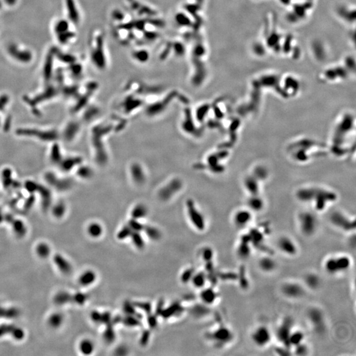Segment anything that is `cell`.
<instances>
[{
  "label": "cell",
  "mask_w": 356,
  "mask_h": 356,
  "mask_svg": "<svg viewBox=\"0 0 356 356\" xmlns=\"http://www.w3.org/2000/svg\"><path fill=\"white\" fill-rule=\"evenodd\" d=\"M50 248L48 244L45 243H41L38 244L36 248V253L40 257L42 258H46L50 254Z\"/></svg>",
  "instance_id": "obj_29"
},
{
  "label": "cell",
  "mask_w": 356,
  "mask_h": 356,
  "mask_svg": "<svg viewBox=\"0 0 356 356\" xmlns=\"http://www.w3.org/2000/svg\"><path fill=\"white\" fill-rule=\"evenodd\" d=\"M193 276V272L191 270H187L186 271H185L183 272V274L181 276V280L183 282L189 280L191 278H192Z\"/></svg>",
  "instance_id": "obj_35"
},
{
  "label": "cell",
  "mask_w": 356,
  "mask_h": 356,
  "mask_svg": "<svg viewBox=\"0 0 356 356\" xmlns=\"http://www.w3.org/2000/svg\"><path fill=\"white\" fill-rule=\"evenodd\" d=\"M351 266V258L346 255L331 257L325 261L324 264L325 271L331 275L346 272L349 269Z\"/></svg>",
  "instance_id": "obj_2"
},
{
  "label": "cell",
  "mask_w": 356,
  "mask_h": 356,
  "mask_svg": "<svg viewBox=\"0 0 356 356\" xmlns=\"http://www.w3.org/2000/svg\"><path fill=\"white\" fill-rule=\"evenodd\" d=\"M201 298L205 304L211 305L215 302L218 298L216 292L213 288H207L201 292Z\"/></svg>",
  "instance_id": "obj_21"
},
{
  "label": "cell",
  "mask_w": 356,
  "mask_h": 356,
  "mask_svg": "<svg viewBox=\"0 0 356 356\" xmlns=\"http://www.w3.org/2000/svg\"><path fill=\"white\" fill-rule=\"evenodd\" d=\"M134 58H136L138 60H140L139 61H146L147 58H148V54H146V52L141 51L137 52V56H134Z\"/></svg>",
  "instance_id": "obj_37"
},
{
  "label": "cell",
  "mask_w": 356,
  "mask_h": 356,
  "mask_svg": "<svg viewBox=\"0 0 356 356\" xmlns=\"http://www.w3.org/2000/svg\"><path fill=\"white\" fill-rule=\"evenodd\" d=\"M206 275L204 273H199L196 275H193L192 281L194 286L197 288H202L205 286L206 283Z\"/></svg>",
  "instance_id": "obj_30"
},
{
  "label": "cell",
  "mask_w": 356,
  "mask_h": 356,
  "mask_svg": "<svg viewBox=\"0 0 356 356\" xmlns=\"http://www.w3.org/2000/svg\"><path fill=\"white\" fill-rule=\"evenodd\" d=\"M189 216L191 220V221L193 223L197 228H198L199 230H203L205 226V222L203 217L201 214V213L197 211L195 208L191 207L189 208Z\"/></svg>",
  "instance_id": "obj_17"
},
{
  "label": "cell",
  "mask_w": 356,
  "mask_h": 356,
  "mask_svg": "<svg viewBox=\"0 0 356 356\" xmlns=\"http://www.w3.org/2000/svg\"><path fill=\"white\" fill-rule=\"evenodd\" d=\"M299 227L302 234L307 237L313 235L317 229L318 221L315 214L309 212H304L299 214Z\"/></svg>",
  "instance_id": "obj_3"
},
{
  "label": "cell",
  "mask_w": 356,
  "mask_h": 356,
  "mask_svg": "<svg viewBox=\"0 0 356 356\" xmlns=\"http://www.w3.org/2000/svg\"><path fill=\"white\" fill-rule=\"evenodd\" d=\"M257 182V179L255 176H249L245 180V187L251 195H257L258 194V185Z\"/></svg>",
  "instance_id": "obj_24"
},
{
  "label": "cell",
  "mask_w": 356,
  "mask_h": 356,
  "mask_svg": "<svg viewBox=\"0 0 356 356\" xmlns=\"http://www.w3.org/2000/svg\"><path fill=\"white\" fill-rule=\"evenodd\" d=\"M66 212V207L63 204H58L53 208V214L56 218H61Z\"/></svg>",
  "instance_id": "obj_31"
},
{
  "label": "cell",
  "mask_w": 356,
  "mask_h": 356,
  "mask_svg": "<svg viewBox=\"0 0 356 356\" xmlns=\"http://www.w3.org/2000/svg\"><path fill=\"white\" fill-rule=\"evenodd\" d=\"M307 317L311 325L317 334H323L326 330L325 315L318 308H312L309 310Z\"/></svg>",
  "instance_id": "obj_7"
},
{
  "label": "cell",
  "mask_w": 356,
  "mask_h": 356,
  "mask_svg": "<svg viewBox=\"0 0 356 356\" xmlns=\"http://www.w3.org/2000/svg\"><path fill=\"white\" fill-rule=\"evenodd\" d=\"M132 241H133L135 245L138 248H142L144 246V242L142 237L139 234H135L132 235Z\"/></svg>",
  "instance_id": "obj_33"
},
{
  "label": "cell",
  "mask_w": 356,
  "mask_h": 356,
  "mask_svg": "<svg viewBox=\"0 0 356 356\" xmlns=\"http://www.w3.org/2000/svg\"><path fill=\"white\" fill-rule=\"evenodd\" d=\"M4 220V218L3 217V216L1 215V214H0V223H1V222H3V220Z\"/></svg>",
  "instance_id": "obj_39"
},
{
  "label": "cell",
  "mask_w": 356,
  "mask_h": 356,
  "mask_svg": "<svg viewBox=\"0 0 356 356\" xmlns=\"http://www.w3.org/2000/svg\"><path fill=\"white\" fill-rule=\"evenodd\" d=\"M281 291L286 298L292 299L301 298L305 293L304 286L296 282H288L284 283L281 288Z\"/></svg>",
  "instance_id": "obj_8"
},
{
  "label": "cell",
  "mask_w": 356,
  "mask_h": 356,
  "mask_svg": "<svg viewBox=\"0 0 356 356\" xmlns=\"http://www.w3.org/2000/svg\"><path fill=\"white\" fill-rule=\"evenodd\" d=\"M54 262L55 265L57 266L58 269L64 274H69L71 272V264L61 255H55L54 257Z\"/></svg>",
  "instance_id": "obj_16"
},
{
  "label": "cell",
  "mask_w": 356,
  "mask_h": 356,
  "mask_svg": "<svg viewBox=\"0 0 356 356\" xmlns=\"http://www.w3.org/2000/svg\"><path fill=\"white\" fill-rule=\"evenodd\" d=\"M88 298L89 297L87 294L79 292L71 294L67 292H60L55 296L54 301L55 304L58 305H63L68 303H74L81 305L86 303Z\"/></svg>",
  "instance_id": "obj_4"
},
{
  "label": "cell",
  "mask_w": 356,
  "mask_h": 356,
  "mask_svg": "<svg viewBox=\"0 0 356 356\" xmlns=\"http://www.w3.org/2000/svg\"><path fill=\"white\" fill-rule=\"evenodd\" d=\"M248 209L251 212H260L264 207V202L263 199L257 195H251L248 202Z\"/></svg>",
  "instance_id": "obj_20"
},
{
  "label": "cell",
  "mask_w": 356,
  "mask_h": 356,
  "mask_svg": "<svg viewBox=\"0 0 356 356\" xmlns=\"http://www.w3.org/2000/svg\"><path fill=\"white\" fill-rule=\"evenodd\" d=\"M251 338L256 346L264 348L271 342L272 333L267 326L260 325L256 327L252 332Z\"/></svg>",
  "instance_id": "obj_5"
},
{
  "label": "cell",
  "mask_w": 356,
  "mask_h": 356,
  "mask_svg": "<svg viewBox=\"0 0 356 356\" xmlns=\"http://www.w3.org/2000/svg\"><path fill=\"white\" fill-rule=\"evenodd\" d=\"M213 255H214L213 251L209 248H205L203 249V251H202V258H204L205 261H206L207 262H208V263L211 261L212 258H213Z\"/></svg>",
  "instance_id": "obj_34"
},
{
  "label": "cell",
  "mask_w": 356,
  "mask_h": 356,
  "mask_svg": "<svg viewBox=\"0 0 356 356\" xmlns=\"http://www.w3.org/2000/svg\"><path fill=\"white\" fill-rule=\"evenodd\" d=\"M297 197L303 202H314L315 209L322 211L328 204L336 199V194L331 191L317 188H304L298 191Z\"/></svg>",
  "instance_id": "obj_1"
},
{
  "label": "cell",
  "mask_w": 356,
  "mask_h": 356,
  "mask_svg": "<svg viewBox=\"0 0 356 356\" xmlns=\"http://www.w3.org/2000/svg\"><path fill=\"white\" fill-rule=\"evenodd\" d=\"M331 221L333 225L342 230L349 232L355 229V221L340 212H334L331 216Z\"/></svg>",
  "instance_id": "obj_10"
},
{
  "label": "cell",
  "mask_w": 356,
  "mask_h": 356,
  "mask_svg": "<svg viewBox=\"0 0 356 356\" xmlns=\"http://www.w3.org/2000/svg\"><path fill=\"white\" fill-rule=\"evenodd\" d=\"M63 322V317L59 313H53L48 319V324L52 328H57L62 325Z\"/></svg>",
  "instance_id": "obj_26"
},
{
  "label": "cell",
  "mask_w": 356,
  "mask_h": 356,
  "mask_svg": "<svg viewBox=\"0 0 356 356\" xmlns=\"http://www.w3.org/2000/svg\"><path fill=\"white\" fill-rule=\"evenodd\" d=\"M95 280V273L93 271H91V270H87V271H85L80 276L79 279V282L81 286H88L94 283Z\"/></svg>",
  "instance_id": "obj_23"
},
{
  "label": "cell",
  "mask_w": 356,
  "mask_h": 356,
  "mask_svg": "<svg viewBox=\"0 0 356 356\" xmlns=\"http://www.w3.org/2000/svg\"><path fill=\"white\" fill-rule=\"evenodd\" d=\"M304 282L305 286L308 288L312 290H315L320 287V278L319 276L316 274L315 273H308L307 275L305 276Z\"/></svg>",
  "instance_id": "obj_18"
},
{
  "label": "cell",
  "mask_w": 356,
  "mask_h": 356,
  "mask_svg": "<svg viewBox=\"0 0 356 356\" xmlns=\"http://www.w3.org/2000/svg\"><path fill=\"white\" fill-rule=\"evenodd\" d=\"M293 330V320L292 318L287 317L282 320L280 325L276 329V336L279 342L283 344L284 347L290 349L288 345V340L291 333Z\"/></svg>",
  "instance_id": "obj_6"
},
{
  "label": "cell",
  "mask_w": 356,
  "mask_h": 356,
  "mask_svg": "<svg viewBox=\"0 0 356 356\" xmlns=\"http://www.w3.org/2000/svg\"><path fill=\"white\" fill-rule=\"evenodd\" d=\"M13 229L17 236L19 237H24L26 233V228L23 223L20 220H13L12 221Z\"/></svg>",
  "instance_id": "obj_25"
},
{
  "label": "cell",
  "mask_w": 356,
  "mask_h": 356,
  "mask_svg": "<svg viewBox=\"0 0 356 356\" xmlns=\"http://www.w3.org/2000/svg\"><path fill=\"white\" fill-rule=\"evenodd\" d=\"M258 266L262 272L270 273L276 270L277 263L270 256H264L261 258L258 263Z\"/></svg>",
  "instance_id": "obj_15"
},
{
  "label": "cell",
  "mask_w": 356,
  "mask_h": 356,
  "mask_svg": "<svg viewBox=\"0 0 356 356\" xmlns=\"http://www.w3.org/2000/svg\"><path fill=\"white\" fill-rule=\"evenodd\" d=\"M252 213L249 209H240L235 212L234 215V223L237 228H245L251 222Z\"/></svg>",
  "instance_id": "obj_13"
},
{
  "label": "cell",
  "mask_w": 356,
  "mask_h": 356,
  "mask_svg": "<svg viewBox=\"0 0 356 356\" xmlns=\"http://www.w3.org/2000/svg\"><path fill=\"white\" fill-rule=\"evenodd\" d=\"M294 350H295V352L297 355H305L308 354L309 348L304 342H303L294 347Z\"/></svg>",
  "instance_id": "obj_32"
},
{
  "label": "cell",
  "mask_w": 356,
  "mask_h": 356,
  "mask_svg": "<svg viewBox=\"0 0 356 356\" xmlns=\"http://www.w3.org/2000/svg\"><path fill=\"white\" fill-rule=\"evenodd\" d=\"M277 246L279 250L288 256H295L298 252V248L295 242L287 236H282L278 240Z\"/></svg>",
  "instance_id": "obj_11"
},
{
  "label": "cell",
  "mask_w": 356,
  "mask_h": 356,
  "mask_svg": "<svg viewBox=\"0 0 356 356\" xmlns=\"http://www.w3.org/2000/svg\"><path fill=\"white\" fill-rule=\"evenodd\" d=\"M129 232H130V228H125L122 229V230H121L119 232V233L118 234V237L119 239H123V238H126L127 237H128L129 235Z\"/></svg>",
  "instance_id": "obj_38"
},
{
  "label": "cell",
  "mask_w": 356,
  "mask_h": 356,
  "mask_svg": "<svg viewBox=\"0 0 356 356\" xmlns=\"http://www.w3.org/2000/svg\"><path fill=\"white\" fill-rule=\"evenodd\" d=\"M251 247L252 245L248 234H245L241 237L240 243L238 244L237 248L238 257L242 259L249 258L251 254Z\"/></svg>",
  "instance_id": "obj_14"
},
{
  "label": "cell",
  "mask_w": 356,
  "mask_h": 356,
  "mask_svg": "<svg viewBox=\"0 0 356 356\" xmlns=\"http://www.w3.org/2000/svg\"><path fill=\"white\" fill-rule=\"evenodd\" d=\"M20 315V311L16 307H5L0 305V318L15 319Z\"/></svg>",
  "instance_id": "obj_22"
},
{
  "label": "cell",
  "mask_w": 356,
  "mask_h": 356,
  "mask_svg": "<svg viewBox=\"0 0 356 356\" xmlns=\"http://www.w3.org/2000/svg\"><path fill=\"white\" fill-rule=\"evenodd\" d=\"M147 233H148L149 237L153 238V239H157V238L160 237L159 232H158V230H156L154 228H149Z\"/></svg>",
  "instance_id": "obj_36"
},
{
  "label": "cell",
  "mask_w": 356,
  "mask_h": 356,
  "mask_svg": "<svg viewBox=\"0 0 356 356\" xmlns=\"http://www.w3.org/2000/svg\"><path fill=\"white\" fill-rule=\"evenodd\" d=\"M305 340V334L301 331H294L293 330L291 333L289 340H288V345L290 348L292 347H295L299 344L304 342Z\"/></svg>",
  "instance_id": "obj_19"
},
{
  "label": "cell",
  "mask_w": 356,
  "mask_h": 356,
  "mask_svg": "<svg viewBox=\"0 0 356 356\" xmlns=\"http://www.w3.org/2000/svg\"><path fill=\"white\" fill-rule=\"evenodd\" d=\"M211 338L218 347L229 344L234 339V334L225 326H220L211 334Z\"/></svg>",
  "instance_id": "obj_9"
},
{
  "label": "cell",
  "mask_w": 356,
  "mask_h": 356,
  "mask_svg": "<svg viewBox=\"0 0 356 356\" xmlns=\"http://www.w3.org/2000/svg\"><path fill=\"white\" fill-rule=\"evenodd\" d=\"M80 351L84 355H90L94 350V344L89 340H82L79 344Z\"/></svg>",
  "instance_id": "obj_27"
},
{
  "label": "cell",
  "mask_w": 356,
  "mask_h": 356,
  "mask_svg": "<svg viewBox=\"0 0 356 356\" xmlns=\"http://www.w3.org/2000/svg\"><path fill=\"white\" fill-rule=\"evenodd\" d=\"M102 226L97 223H92L88 227V233L91 237L97 238L102 234Z\"/></svg>",
  "instance_id": "obj_28"
},
{
  "label": "cell",
  "mask_w": 356,
  "mask_h": 356,
  "mask_svg": "<svg viewBox=\"0 0 356 356\" xmlns=\"http://www.w3.org/2000/svg\"><path fill=\"white\" fill-rule=\"evenodd\" d=\"M7 334H11L14 339L21 340L25 338V333L23 329L19 326L11 324H3L0 325V338Z\"/></svg>",
  "instance_id": "obj_12"
}]
</instances>
